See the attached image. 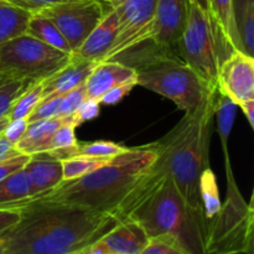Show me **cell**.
<instances>
[{
    "label": "cell",
    "instance_id": "2",
    "mask_svg": "<svg viewBox=\"0 0 254 254\" xmlns=\"http://www.w3.org/2000/svg\"><path fill=\"white\" fill-rule=\"evenodd\" d=\"M220 94L216 87L196 111L185 113L166 135L153 143L158 156L151 169L168 174L188 205L198 211H203L201 178L210 169L208 150Z\"/></svg>",
    "mask_w": 254,
    "mask_h": 254
},
{
    "label": "cell",
    "instance_id": "42",
    "mask_svg": "<svg viewBox=\"0 0 254 254\" xmlns=\"http://www.w3.org/2000/svg\"><path fill=\"white\" fill-rule=\"evenodd\" d=\"M246 254H254V213L251 217L250 228H248L247 241H246Z\"/></svg>",
    "mask_w": 254,
    "mask_h": 254
},
{
    "label": "cell",
    "instance_id": "17",
    "mask_svg": "<svg viewBox=\"0 0 254 254\" xmlns=\"http://www.w3.org/2000/svg\"><path fill=\"white\" fill-rule=\"evenodd\" d=\"M149 240L150 238L138 222L130 218H124L102 238V242L113 253L140 254L149 243Z\"/></svg>",
    "mask_w": 254,
    "mask_h": 254
},
{
    "label": "cell",
    "instance_id": "10",
    "mask_svg": "<svg viewBox=\"0 0 254 254\" xmlns=\"http://www.w3.org/2000/svg\"><path fill=\"white\" fill-rule=\"evenodd\" d=\"M41 12L59 27L74 55L106 11L98 0H74L51 5Z\"/></svg>",
    "mask_w": 254,
    "mask_h": 254
},
{
    "label": "cell",
    "instance_id": "39",
    "mask_svg": "<svg viewBox=\"0 0 254 254\" xmlns=\"http://www.w3.org/2000/svg\"><path fill=\"white\" fill-rule=\"evenodd\" d=\"M140 254H183L175 247L166 243L165 241L158 238H150L146 247L141 251Z\"/></svg>",
    "mask_w": 254,
    "mask_h": 254
},
{
    "label": "cell",
    "instance_id": "21",
    "mask_svg": "<svg viewBox=\"0 0 254 254\" xmlns=\"http://www.w3.org/2000/svg\"><path fill=\"white\" fill-rule=\"evenodd\" d=\"M128 148L121 145V144L113 143V141L98 140L92 143H77L72 148L61 149V150L47 151L49 156L59 160H66V159L74 158V156H91V158H106L112 159L119 154L124 153Z\"/></svg>",
    "mask_w": 254,
    "mask_h": 254
},
{
    "label": "cell",
    "instance_id": "46",
    "mask_svg": "<svg viewBox=\"0 0 254 254\" xmlns=\"http://www.w3.org/2000/svg\"><path fill=\"white\" fill-rule=\"evenodd\" d=\"M248 207H250L251 212L254 213V189H253V193H252V197H251V202L248 203Z\"/></svg>",
    "mask_w": 254,
    "mask_h": 254
},
{
    "label": "cell",
    "instance_id": "12",
    "mask_svg": "<svg viewBox=\"0 0 254 254\" xmlns=\"http://www.w3.org/2000/svg\"><path fill=\"white\" fill-rule=\"evenodd\" d=\"M190 0H158L155 15L145 35L164 51L178 47L189 14Z\"/></svg>",
    "mask_w": 254,
    "mask_h": 254
},
{
    "label": "cell",
    "instance_id": "5",
    "mask_svg": "<svg viewBox=\"0 0 254 254\" xmlns=\"http://www.w3.org/2000/svg\"><path fill=\"white\" fill-rule=\"evenodd\" d=\"M138 86L170 99L185 113L196 111L217 86L206 82L184 61L160 55L134 66Z\"/></svg>",
    "mask_w": 254,
    "mask_h": 254
},
{
    "label": "cell",
    "instance_id": "37",
    "mask_svg": "<svg viewBox=\"0 0 254 254\" xmlns=\"http://www.w3.org/2000/svg\"><path fill=\"white\" fill-rule=\"evenodd\" d=\"M135 86H138L135 82H130V83L121 84V86L114 87V88L109 89V91L102 97L101 103L107 104V106H113V104L119 103V102H121Z\"/></svg>",
    "mask_w": 254,
    "mask_h": 254
},
{
    "label": "cell",
    "instance_id": "44",
    "mask_svg": "<svg viewBox=\"0 0 254 254\" xmlns=\"http://www.w3.org/2000/svg\"><path fill=\"white\" fill-rule=\"evenodd\" d=\"M191 1L195 2L196 5H198V6L202 10H205L206 12H210V0H191Z\"/></svg>",
    "mask_w": 254,
    "mask_h": 254
},
{
    "label": "cell",
    "instance_id": "40",
    "mask_svg": "<svg viewBox=\"0 0 254 254\" xmlns=\"http://www.w3.org/2000/svg\"><path fill=\"white\" fill-rule=\"evenodd\" d=\"M17 154H21L14 144L10 143L5 136L0 135V161L5 160V159L10 158V156H15Z\"/></svg>",
    "mask_w": 254,
    "mask_h": 254
},
{
    "label": "cell",
    "instance_id": "48",
    "mask_svg": "<svg viewBox=\"0 0 254 254\" xmlns=\"http://www.w3.org/2000/svg\"><path fill=\"white\" fill-rule=\"evenodd\" d=\"M109 254H121V253H113V252H112V253H109Z\"/></svg>",
    "mask_w": 254,
    "mask_h": 254
},
{
    "label": "cell",
    "instance_id": "27",
    "mask_svg": "<svg viewBox=\"0 0 254 254\" xmlns=\"http://www.w3.org/2000/svg\"><path fill=\"white\" fill-rule=\"evenodd\" d=\"M42 99V82H36L31 84L16 101L12 104L10 109L9 121H15V119L27 118L35 107L41 102Z\"/></svg>",
    "mask_w": 254,
    "mask_h": 254
},
{
    "label": "cell",
    "instance_id": "24",
    "mask_svg": "<svg viewBox=\"0 0 254 254\" xmlns=\"http://www.w3.org/2000/svg\"><path fill=\"white\" fill-rule=\"evenodd\" d=\"M238 106L233 101H231L228 97L220 94L216 109V116L217 118V131L220 135L221 144H222L223 155L228 154V138H230L231 130L233 128L236 114H237Z\"/></svg>",
    "mask_w": 254,
    "mask_h": 254
},
{
    "label": "cell",
    "instance_id": "34",
    "mask_svg": "<svg viewBox=\"0 0 254 254\" xmlns=\"http://www.w3.org/2000/svg\"><path fill=\"white\" fill-rule=\"evenodd\" d=\"M27 127H29V122L27 118H21V119H15V121H9L7 126L5 127L4 131H2L1 135L5 136L7 140L11 144H16L20 139L22 138V135L26 131Z\"/></svg>",
    "mask_w": 254,
    "mask_h": 254
},
{
    "label": "cell",
    "instance_id": "13",
    "mask_svg": "<svg viewBox=\"0 0 254 254\" xmlns=\"http://www.w3.org/2000/svg\"><path fill=\"white\" fill-rule=\"evenodd\" d=\"M130 82L136 83V71L133 66L124 64L117 60L101 61L97 64L84 83L87 99L101 102L102 97L109 89Z\"/></svg>",
    "mask_w": 254,
    "mask_h": 254
},
{
    "label": "cell",
    "instance_id": "32",
    "mask_svg": "<svg viewBox=\"0 0 254 254\" xmlns=\"http://www.w3.org/2000/svg\"><path fill=\"white\" fill-rule=\"evenodd\" d=\"M61 98L62 96H60L40 102V103L35 107L34 111L30 113V116L27 117V122H29V123H34V122L44 121V119H50L56 117L60 103H61Z\"/></svg>",
    "mask_w": 254,
    "mask_h": 254
},
{
    "label": "cell",
    "instance_id": "49",
    "mask_svg": "<svg viewBox=\"0 0 254 254\" xmlns=\"http://www.w3.org/2000/svg\"><path fill=\"white\" fill-rule=\"evenodd\" d=\"M4 1H5V0H4Z\"/></svg>",
    "mask_w": 254,
    "mask_h": 254
},
{
    "label": "cell",
    "instance_id": "33",
    "mask_svg": "<svg viewBox=\"0 0 254 254\" xmlns=\"http://www.w3.org/2000/svg\"><path fill=\"white\" fill-rule=\"evenodd\" d=\"M30 159H31V155L17 154V155L10 156L5 160L0 161V181L5 180L14 173L24 169L26 164L29 163Z\"/></svg>",
    "mask_w": 254,
    "mask_h": 254
},
{
    "label": "cell",
    "instance_id": "38",
    "mask_svg": "<svg viewBox=\"0 0 254 254\" xmlns=\"http://www.w3.org/2000/svg\"><path fill=\"white\" fill-rule=\"evenodd\" d=\"M20 217V208H0V237L16 225Z\"/></svg>",
    "mask_w": 254,
    "mask_h": 254
},
{
    "label": "cell",
    "instance_id": "9",
    "mask_svg": "<svg viewBox=\"0 0 254 254\" xmlns=\"http://www.w3.org/2000/svg\"><path fill=\"white\" fill-rule=\"evenodd\" d=\"M158 0H111L104 11L113 10L118 17V35L104 61L116 60L131 47L145 42V35L154 19Z\"/></svg>",
    "mask_w": 254,
    "mask_h": 254
},
{
    "label": "cell",
    "instance_id": "11",
    "mask_svg": "<svg viewBox=\"0 0 254 254\" xmlns=\"http://www.w3.org/2000/svg\"><path fill=\"white\" fill-rule=\"evenodd\" d=\"M218 91L238 107L254 98V59L235 50L221 64L217 74Z\"/></svg>",
    "mask_w": 254,
    "mask_h": 254
},
{
    "label": "cell",
    "instance_id": "6",
    "mask_svg": "<svg viewBox=\"0 0 254 254\" xmlns=\"http://www.w3.org/2000/svg\"><path fill=\"white\" fill-rule=\"evenodd\" d=\"M178 49L183 61L212 86H217L221 64L235 51L212 15L191 0Z\"/></svg>",
    "mask_w": 254,
    "mask_h": 254
},
{
    "label": "cell",
    "instance_id": "30",
    "mask_svg": "<svg viewBox=\"0 0 254 254\" xmlns=\"http://www.w3.org/2000/svg\"><path fill=\"white\" fill-rule=\"evenodd\" d=\"M76 127V124L73 123H66L64 126L59 127L54 131L50 140L47 141L42 153H47V151L52 150H61V149L72 148V146L76 145L78 143L76 139V134H74Z\"/></svg>",
    "mask_w": 254,
    "mask_h": 254
},
{
    "label": "cell",
    "instance_id": "20",
    "mask_svg": "<svg viewBox=\"0 0 254 254\" xmlns=\"http://www.w3.org/2000/svg\"><path fill=\"white\" fill-rule=\"evenodd\" d=\"M30 201L31 184L25 169L0 181V208H21Z\"/></svg>",
    "mask_w": 254,
    "mask_h": 254
},
{
    "label": "cell",
    "instance_id": "8",
    "mask_svg": "<svg viewBox=\"0 0 254 254\" xmlns=\"http://www.w3.org/2000/svg\"><path fill=\"white\" fill-rule=\"evenodd\" d=\"M225 165L227 198L208 221L207 250L210 254H241L246 251L252 212L237 188L230 156L225 158Z\"/></svg>",
    "mask_w": 254,
    "mask_h": 254
},
{
    "label": "cell",
    "instance_id": "4",
    "mask_svg": "<svg viewBox=\"0 0 254 254\" xmlns=\"http://www.w3.org/2000/svg\"><path fill=\"white\" fill-rule=\"evenodd\" d=\"M127 218L138 222L149 238L165 241L183 254H210L205 212L188 205L168 174Z\"/></svg>",
    "mask_w": 254,
    "mask_h": 254
},
{
    "label": "cell",
    "instance_id": "41",
    "mask_svg": "<svg viewBox=\"0 0 254 254\" xmlns=\"http://www.w3.org/2000/svg\"><path fill=\"white\" fill-rule=\"evenodd\" d=\"M112 253L111 251L107 248V246L103 242L98 241V242L93 243V245L88 246L87 248H84L83 251H81L78 254H109Z\"/></svg>",
    "mask_w": 254,
    "mask_h": 254
},
{
    "label": "cell",
    "instance_id": "16",
    "mask_svg": "<svg viewBox=\"0 0 254 254\" xmlns=\"http://www.w3.org/2000/svg\"><path fill=\"white\" fill-rule=\"evenodd\" d=\"M24 169L30 178L32 200L49 193L64 181L62 161L45 153L31 155Z\"/></svg>",
    "mask_w": 254,
    "mask_h": 254
},
{
    "label": "cell",
    "instance_id": "25",
    "mask_svg": "<svg viewBox=\"0 0 254 254\" xmlns=\"http://www.w3.org/2000/svg\"><path fill=\"white\" fill-rule=\"evenodd\" d=\"M113 159V158H112ZM112 159L91 158V156H74V158L62 160L64 181L74 180L84 175L93 173L97 169L108 164Z\"/></svg>",
    "mask_w": 254,
    "mask_h": 254
},
{
    "label": "cell",
    "instance_id": "29",
    "mask_svg": "<svg viewBox=\"0 0 254 254\" xmlns=\"http://www.w3.org/2000/svg\"><path fill=\"white\" fill-rule=\"evenodd\" d=\"M30 86H31V83L26 81L0 76V119L9 114L14 102Z\"/></svg>",
    "mask_w": 254,
    "mask_h": 254
},
{
    "label": "cell",
    "instance_id": "3",
    "mask_svg": "<svg viewBox=\"0 0 254 254\" xmlns=\"http://www.w3.org/2000/svg\"><path fill=\"white\" fill-rule=\"evenodd\" d=\"M156 156L154 144L128 148L93 173L62 181L56 189L39 198L76 203L122 218L124 202L145 178Z\"/></svg>",
    "mask_w": 254,
    "mask_h": 254
},
{
    "label": "cell",
    "instance_id": "18",
    "mask_svg": "<svg viewBox=\"0 0 254 254\" xmlns=\"http://www.w3.org/2000/svg\"><path fill=\"white\" fill-rule=\"evenodd\" d=\"M66 123H73L77 127L79 126L74 114L69 117H54V118L29 123L26 131L22 138L15 144V148L21 154L26 155L42 153L54 131Z\"/></svg>",
    "mask_w": 254,
    "mask_h": 254
},
{
    "label": "cell",
    "instance_id": "22",
    "mask_svg": "<svg viewBox=\"0 0 254 254\" xmlns=\"http://www.w3.org/2000/svg\"><path fill=\"white\" fill-rule=\"evenodd\" d=\"M26 34L55 49L60 50L66 54L73 55L71 46L64 39L62 32L60 31L59 27L55 25V22L51 19L42 14L41 11L34 12L30 17L29 25H27Z\"/></svg>",
    "mask_w": 254,
    "mask_h": 254
},
{
    "label": "cell",
    "instance_id": "14",
    "mask_svg": "<svg viewBox=\"0 0 254 254\" xmlns=\"http://www.w3.org/2000/svg\"><path fill=\"white\" fill-rule=\"evenodd\" d=\"M97 64L98 62L87 61L76 56L72 57L71 61L64 68L59 69L56 73L42 81L41 101L64 96L67 92L86 83L87 78L92 73Z\"/></svg>",
    "mask_w": 254,
    "mask_h": 254
},
{
    "label": "cell",
    "instance_id": "15",
    "mask_svg": "<svg viewBox=\"0 0 254 254\" xmlns=\"http://www.w3.org/2000/svg\"><path fill=\"white\" fill-rule=\"evenodd\" d=\"M118 35V17L113 10H107L103 17L87 36L73 56L87 61H104Z\"/></svg>",
    "mask_w": 254,
    "mask_h": 254
},
{
    "label": "cell",
    "instance_id": "7",
    "mask_svg": "<svg viewBox=\"0 0 254 254\" xmlns=\"http://www.w3.org/2000/svg\"><path fill=\"white\" fill-rule=\"evenodd\" d=\"M72 57L73 55L22 34L0 46V76L34 84L64 68Z\"/></svg>",
    "mask_w": 254,
    "mask_h": 254
},
{
    "label": "cell",
    "instance_id": "43",
    "mask_svg": "<svg viewBox=\"0 0 254 254\" xmlns=\"http://www.w3.org/2000/svg\"><path fill=\"white\" fill-rule=\"evenodd\" d=\"M240 107L242 108L243 113L246 114L248 122H250L251 126H252V128L254 130V98L243 102L242 104H240Z\"/></svg>",
    "mask_w": 254,
    "mask_h": 254
},
{
    "label": "cell",
    "instance_id": "28",
    "mask_svg": "<svg viewBox=\"0 0 254 254\" xmlns=\"http://www.w3.org/2000/svg\"><path fill=\"white\" fill-rule=\"evenodd\" d=\"M201 200H202L203 211H205L208 223V221L220 211L221 205H222L218 197L216 178L211 169H207L201 178Z\"/></svg>",
    "mask_w": 254,
    "mask_h": 254
},
{
    "label": "cell",
    "instance_id": "31",
    "mask_svg": "<svg viewBox=\"0 0 254 254\" xmlns=\"http://www.w3.org/2000/svg\"><path fill=\"white\" fill-rule=\"evenodd\" d=\"M87 99L86 94V86L81 84V86L76 87L72 91L67 92L64 94L61 98V103H60L59 111H57L56 117H69L77 112V109L84 103Z\"/></svg>",
    "mask_w": 254,
    "mask_h": 254
},
{
    "label": "cell",
    "instance_id": "19",
    "mask_svg": "<svg viewBox=\"0 0 254 254\" xmlns=\"http://www.w3.org/2000/svg\"><path fill=\"white\" fill-rule=\"evenodd\" d=\"M237 50L254 59V0H232Z\"/></svg>",
    "mask_w": 254,
    "mask_h": 254
},
{
    "label": "cell",
    "instance_id": "1",
    "mask_svg": "<svg viewBox=\"0 0 254 254\" xmlns=\"http://www.w3.org/2000/svg\"><path fill=\"white\" fill-rule=\"evenodd\" d=\"M0 237V254H78L108 235L118 216L76 203L35 198Z\"/></svg>",
    "mask_w": 254,
    "mask_h": 254
},
{
    "label": "cell",
    "instance_id": "36",
    "mask_svg": "<svg viewBox=\"0 0 254 254\" xmlns=\"http://www.w3.org/2000/svg\"><path fill=\"white\" fill-rule=\"evenodd\" d=\"M99 111H101V102L96 101V99H86L84 103L77 109L74 117H76L78 124H82L98 117Z\"/></svg>",
    "mask_w": 254,
    "mask_h": 254
},
{
    "label": "cell",
    "instance_id": "45",
    "mask_svg": "<svg viewBox=\"0 0 254 254\" xmlns=\"http://www.w3.org/2000/svg\"><path fill=\"white\" fill-rule=\"evenodd\" d=\"M7 123H9V117H7V116L0 119V135H1L2 131H4L5 127L7 126Z\"/></svg>",
    "mask_w": 254,
    "mask_h": 254
},
{
    "label": "cell",
    "instance_id": "26",
    "mask_svg": "<svg viewBox=\"0 0 254 254\" xmlns=\"http://www.w3.org/2000/svg\"><path fill=\"white\" fill-rule=\"evenodd\" d=\"M210 12L225 34L232 47L237 50L235 24H233L232 0H210Z\"/></svg>",
    "mask_w": 254,
    "mask_h": 254
},
{
    "label": "cell",
    "instance_id": "35",
    "mask_svg": "<svg viewBox=\"0 0 254 254\" xmlns=\"http://www.w3.org/2000/svg\"><path fill=\"white\" fill-rule=\"evenodd\" d=\"M5 1L10 2V4L19 6L21 9L27 10L30 12H39L45 7H49L51 5L60 4V2L66 1H74V0H5Z\"/></svg>",
    "mask_w": 254,
    "mask_h": 254
},
{
    "label": "cell",
    "instance_id": "23",
    "mask_svg": "<svg viewBox=\"0 0 254 254\" xmlns=\"http://www.w3.org/2000/svg\"><path fill=\"white\" fill-rule=\"evenodd\" d=\"M32 12L0 0V46L14 37L26 34Z\"/></svg>",
    "mask_w": 254,
    "mask_h": 254
},
{
    "label": "cell",
    "instance_id": "47",
    "mask_svg": "<svg viewBox=\"0 0 254 254\" xmlns=\"http://www.w3.org/2000/svg\"><path fill=\"white\" fill-rule=\"evenodd\" d=\"M98 1L101 2V4H102V6H103V5H106L107 2H109V1H111V0H98Z\"/></svg>",
    "mask_w": 254,
    "mask_h": 254
}]
</instances>
